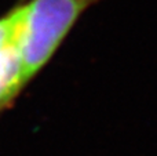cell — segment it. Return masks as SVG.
<instances>
[{"instance_id": "6da1fadb", "label": "cell", "mask_w": 157, "mask_h": 156, "mask_svg": "<svg viewBox=\"0 0 157 156\" xmlns=\"http://www.w3.org/2000/svg\"><path fill=\"white\" fill-rule=\"evenodd\" d=\"M101 0H28L22 4L18 50L25 83L52 60L80 17Z\"/></svg>"}]
</instances>
